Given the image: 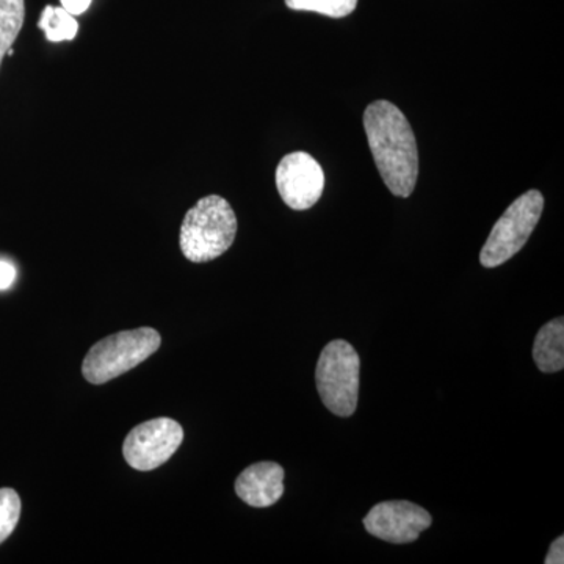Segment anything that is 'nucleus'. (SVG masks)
Returning a JSON list of instances; mask_svg holds the SVG:
<instances>
[{
	"label": "nucleus",
	"instance_id": "nucleus-6",
	"mask_svg": "<svg viewBox=\"0 0 564 564\" xmlns=\"http://www.w3.org/2000/svg\"><path fill=\"white\" fill-rule=\"evenodd\" d=\"M184 441V430L169 417L152 419L132 430L122 445L126 463L141 473L169 462Z\"/></svg>",
	"mask_w": 564,
	"mask_h": 564
},
{
	"label": "nucleus",
	"instance_id": "nucleus-7",
	"mask_svg": "<svg viewBox=\"0 0 564 564\" xmlns=\"http://www.w3.org/2000/svg\"><path fill=\"white\" fill-rule=\"evenodd\" d=\"M276 188L282 202L293 210H307L322 198L325 173L307 152L296 151L282 158L276 169Z\"/></svg>",
	"mask_w": 564,
	"mask_h": 564
},
{
	"label": "nucleus",
	"instance_id": "nucleus-8",
	"mask_svg": "<svg viewBox=\"0 0 564 564\" xmlns=\"http://www.w3.org/2000/svg\"><path fill=\"white\" fill-rule=\"evenodd\" d=\"M429 511L408 500H389L375 505L364 518L367 532L386 543H414L432 525Z\"/></svg>",
	"mask_w": 564,
	"mask_h": 564
},
{
	"label": "nucleus",
	"instance_id": "nucleus-9",
	"mask_svg": "<svg viewBox=\"0 0 564 564\" xmlns=\"http://www.w3.org/2000/svg\"><path fill=\"white\" fill-rule=\"evenodd\" d=\"M284 475L278 463L252 464L236 480L237 496L250 507H272L284 494Z\"/></svg>",
	"mask_w": 564,
	"mask_h": 564
},
{
	"label": "nucleus",
	"instance_id": "nucleus-11",
	"mask_svg": "<svg viewBox=\"0 0 564 564\" xmlns=\"http://www.w3.org/2000/svg\"><path fill=\"white\" fill-rule=\"evenodd\" d=\"M24 0H0V66L24 25Z\"/></svg>",
	"mask_w": 564,
	"mask_h": 564
},
{
	"label": "nucleus",
	"instance_id": "nucleus-4",
	"mask_svg": "<svg viewBox=\"0 0 564 564\" xmlns=\"http://www.w3.org/2000/svg\"><path fill=\"white\" fill-rule=\"evenodd\" d=\"M361 359L352 345L333 340L323 348L315 383L323 404L339 417H350L358 406Z\"/></svg>",
	"mask_w": 564,
	"mask_h": 564
},
{
	"label": "nucleus",
	"instance_id": "nucleus-14",
	"mask_svg": "<svg viewBox=\"0 0 564 564\" xmlns=\"http://www.w3.org/2000/svg\"><path fill=\"white\" fill-rule=\"evenodd\" d=\"M21 518V499L14 489H0V544L9 540Z\"/></svg>",
	"mask_w": 564,
	"mask_h": 564
},
{
	"label": "nucleus",
	"instance_id": "nucleus-15",
	"mask_svg": "<svg viewBox=\"0 0 564 564\" xmlns=\"http://www.w3.org/2000/svg\"><path fill=\"white\" fill-rule=\"evenodd\" d=\"M17 280V269L13 263L0 261V291H7Z\"/></svg>",
	"mask_w": 564,
	"mask_h": 564
},
{
	"label": "nucleus",
	"instance_id": "nucleus-16",
	"mask_svg": "<svg viewBox=\"0 0 564 564\" xmlns=\"http://www.w3.org/2000/svg\"><path fill=\"white\" fill-rule=\"evenodd\" d=\"M545 564H563L564 563V538L560 536L549 549L544 560Z\"/></svg>",
	"mask_w": 564,
	"mask_h": 564
},
{
	"label": "nucleus",
	"instance_id": "nucleus-13",
	"mask_svg": "<svg viewBox=\"0 0 564 564\" xmlns=\"http://www.w3.org/2000/svg\"><path fill=\"white\" fill-rule=\"evenodd\" d=\"M285 6L295 11H313L329 18H345L358 7V0H285Z\"/></svg>",
	"mask_w": 564,
	"mask_h": 564
},
{
	"label": "nucleus",
	"instance_id": "nucleus-17",
	"mask_svg": "<svg viewBox=\"0 0 564 564\" xmlns=\"http://www.w3.org/2000/svg\"><path fill=\"white\" fill-rule=\"evenodd\" d=\"M93 0H61L62 9L68 11L73 17H79L90 9Z\"/></svg>",
	"mask_w": 564,
	"mask_h": 564
},
{
	"label": "nucleus",
	"instance_id": "nucleus-10",
	"mask_svg": "<svg viewBox=\"0 0 564 564\" xmlns=\"http://www.w3.org/2000/svg\"><path fill=\"white\" fill-rule=\"evenodd\" d=\"M533 359L543 373L562 372L564 367V318L545 323L533 344Z\"/></svg>",
	"mask_w": 564,
	"mask_h": 564
},
{
	"label": "nucleus",
	"instance_id": "nucleus-12",
	"mask_svg": "<svg viewBox=\"0 0 564 564\" xmlns=\"http://www.w3.org/2000/svg\"><path fill=\"white\" fill-rule=\"evenodd\" d=\"M39 28L46 33V39L52 43H62L76 39L79 22L62 7L47 6L41 13Z\"/></svg>",
	"mask_w": 564,
	"mask_h": 564
},
{
	"label": "nucleus",
	"instance_id": "nucleus-1",
	"mask_svg": "<svg viewBox=\"0 0 564 564\" xmlns=\"http://www.w3.org/2000/svg\"><path fill=\"white\" fill-rule=\"evenodd\" d=\"M364 131L386 187L399 198L413 195L419 177L417 141L403 111L389 101L369 104Z\"/></svg>",
	"mask_w": 564,
	"mask_h": 564
},
{
	"label": "nucleus",
	"instance_id": "nucleus-5",
	"mask_svg": "<svg viewBox=\"0 0 564 564\" xmlns=\"http://www.w3.org/2000/svg\"><path fill=\"white\" fill-rule=\"evenodd\" d=\"M543 209L544 196L541 192L529 191L519 196L494 225L480 252L481 265L496 269L518 254L529 242Z\"/></svg>",
	"mask_w": 564,
	"mask_h": 564
},
{
	"label": "nucleus",
	"instance_id": "nucleus-3",
	"mask_svg": "<svg viewBox=\"0 0 564 564\" xmlns=\"http://www.w3.org/2000/svg\"><path fill=\"white\" fill-rule=\"evenodd\" d=\"M161 334L152 328L111 334L93 345L82 364V373L88 383H109L147 361L161 348Z\"/></svg>",
	"mask_w": 564,
	"mask_h": 564
},
{
	"label": "nucleus",
	"instance_id": "nucleus-2",
	"mask_svg": "<svg viewBox=\"0 0 564 564\" xmlns=\"http://www.w3.org/2000/svg\"><path fill=\"white\" fill-rule=\"evenodd\" d=\"M237 217L220 195L204 196L185 214L181 226L182 254L191 262L215 261L232 247Z\"/></svg>",
	"mask_w": 564,
	"mask_h": 564
}]
</instances>
